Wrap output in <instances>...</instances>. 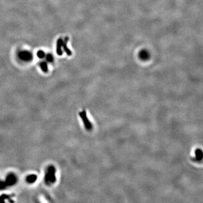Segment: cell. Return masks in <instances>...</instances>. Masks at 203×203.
<instances>
[{
    "label": "cell",
    "instance_id": "obj_1",
    "mask_svg": "<svg viewBox=\"0 0 203 203\" xmlns=\"http://www.w3.org/2000/svg\"><path fill=\"white\" fill-rule=\"evenodd\" d=\"M44 179L45 183L47 185L56 183V169L54 166L52 165L49 166L45 174Z\"/></svg>",
    "mask_w": 203,
    "mask_h": 203
},
{
    "label": "cell",
    "instance_id": "obj_2",
    "mask_svg": "<svg viewBox=\"0 0 203 203\" xmlns=\"http://www.w3.org/2000/svg\"><path fill=\"white\" fill-rule=\"evenodd\" d=\"M17 181V176L14 173H9L7 176L5 180V183L6 185L8 186H13L15 185Z\"/></svg>",
    "mask_w": 203,
    "mask_h": 203
},
{
    "label": "cell",
    "instance_id": "obj_3",
    "mask_svg": "<svg viewBox=\"0 0 203 203\" xmlns=\"http://www.w3.org/2000/svg\"><path fill=\"white\" fill-rule=\"evenodd\" d=\"M80 116L82 119V121L84 122V124L85 126V128H87V129H91V128H92V125H91L90 122H89L88 119H87L86 112L85 111L80 112Z\"/></svg>",
    "mask_w": 203,
    "mask_h": 203
},
{
    "label": "cell",
    "instance_id": "obj_4",
    "mask_svg": "<svg viewBox=\"0 0 203 203\" xmlns=\"http://www.w3.org/2000/svg\"><path fill=\"white\" fill-rule=\"evenodd\" d=\"M19 57L24 61H30V59H32V55L30 52H22L19 53Z\"/></svg>",
    "mask_w": 203,
    "mask_h": 203
},
{
    "label": "cell",
    "instance_id": "obj_5",
    "mask_svg": "<svg viewBox=\"0 0 203 203\" xmlns=\"http://www.w3.org/2000/svg\"><path fill=\"white\" fill-rule=\"evenodd\" d=\"M63 41L62 39H58L57 41V44H56V52L58 56L62 55V48L63 46Z\"/></svg>",
    "mask_w": 203,
    "mask_h": 203
},
{
    "label": "cell",
    "instance_id": "obj_6",
    "mask_svg": "<svg viewBox=\"0 0 203 203\" xmlns=\"http://www.w3.org/2000/svg\"><path fill=\"white\" fill-rule=\"evenodd\" d=\"M37 176L32 174H30L26 177V181L28 183L30 184H32L35 183V182L37 181Z\"/></svg>",
    "mask_w": 203,
    "mask_h": 203
},
{
    "label": "cell",
    "instance_id": "obj_7",
    "mask_svg": "<svg viewBox=\"0 0 203 203\" xmlns=\"http://www.w3.org/2000/svg\"><path fill=\"white\" fill-rule=\"evenodd\" d=\"M68 39L67 37H66L65 39V41H63V46L62 48H63V50H65V52H66V54L68 55V56H71L72 54V52H71V50H69L68 46H67V42H68Z\"/></svg>",
    "mask_w": 203,
    "mask_h": 203
},
{
    "label": "cell",
    "instance_id": "obj_8",
    "mask_svg": "<svg viewBox=\"0 0 203 203\" xmlns=\"http://www.w3.org/2000/svg\"><path fill=\"white\" fill-rule=\"evenodd\" d=\"M40 67L42 71L45 73H47L48 71V65L45 62H43L40 63Z\"/></svg>",
    "mask_w": 203,
    "mask_h": 203
},
{
    "label": "cell",
    "instance_id": "obj_9",
    "mask_svg": "<svg viewBox=\"0 0 203 203\" xmlns=\"http://www.w3.org/2000/svg\"><path fill=\"white\" fill-rule=\"evenodd\" d=\"M10 199V196L7 195H2L0 196V203H4L6 200Z\"/></svg>",
    "mask_w": 203,
    "mask_h": 203
},
{
    "label": "cell",
    "instance_id": "obj_10",
    "mask_svg": "<svg viewBox=\"0 0 203 203\" xmlns=\"http://www.w3.org/2000/svg\"><path fill=\"white\" fill-rule=\"evenodd\" d=\"M8 186L6 185L5 182L0 181V190H3L5 189Z\"/></svg>",
    "mask_w": 203,
    "mask_h": 203
},
{
    "label": "cell",
    "instance_id": "obj_11",
    "mask_svg": "<svg viewBox=\"0 0 203 203\" xmlns=\"http://www.w3.org/2000/svg\"><path fill=\"white\" fill-rule=\"evenodd\" d=\"M37 56L39 57V58H43L45 56V54L44 53V52L43 51H39L37 52Z\"/></svg>",
    "mask_w": 203,
    "mask_h": 203
},
{
    "label": "cell",
    "instance_id": "obj_12",
    "mask_svg": "<svg viewBox=\"0 0 203 203\" xmlns=\"http://www.w3.org/2000/svg\"><path fill=\"white\" fill-rule=\"evenodd\" d=\"M46 60L49 62H51L53 60V58L51 54H48L46 56Z\"/></svg>",
    "mask_w": 203,
    "mask_h": 203
}]
</instances>
